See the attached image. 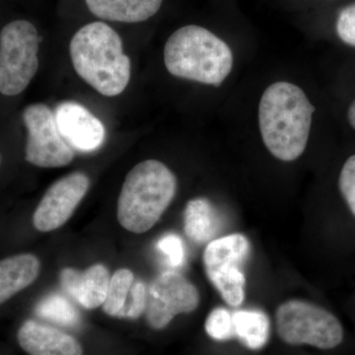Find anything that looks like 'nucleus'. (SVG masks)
I'll return each instance as SVG.
<instances>
[{"label": "nucleus", "mask_w": 355, "mask_h": 355, "mask_svg": "<svg viewBox=\"0 0 355 355\" xmlns=\"http://www.w3.org/2000/svg\"><path fill=\"white\" fill-rule=\"evenodd\" d=\"M70 58L76 73L100 94L114 97L130 83L132 64L123 41L104 22L83 26L72 37Z\"/></svg>", "instance_id": "f03ea898"}, {"label": "nucleus", "mask_w": 355, "mask_h": 355, "mask_svg": "<svg viewBox=\"0 0 355 355\" xmlns=\"http://www.w3.org/2000/svg\"><path fill=\"white\" fill-rule=\"evenodd\" d=\"M220 227L218 214L205 198H195L187 205L184 214V229L187 237L197 244L214 240Z\"/></svg>", "instance_id": "dca6fc26"}, {"label": "nucleus", "mask_w": 355, "mask_h": 355, "mask_svg": "<svg viewBox=\"0 0 355 355\" xmlns=\"http://www.w3.org/2000/svg\"><path fill=\"white\" fill-rule=\"evenodd\" d=\"M39 316L64 327L76 326L79 314L64 296L53 294L43 299L37 307Z\"/></svg>", "instance_id": "6ab92c4d"}, {"label": "nucleus", "mask_w": 355, "mask_h": 355, "mask_svg": "<svg viewBox=\"0 0 355 355\" xmlns=\"http://www.w3.org/2000/svg\"><path fill=\"white\" fill-rule=\"evenodd\" d=\"M135 282V275L128 268H121L110 279L108 293L103 304V310L110 317H120L127 303L130 289Z\"/></svg>", "instance_id": "a211bd4d"}, {"label": "nucleus", "mask_w": 355, "mask_h": 355, "mask_svg": "<svg viewBox=\"0 0 355 355\" xmlns=\"http://www.w3.org/2000/svg\"><path fill=\"white\" fill-rule=\"evenodd\" d=\"M235 336L252 350L263 349L270 338V320L260 310H238L233 313Z\"/></svg>", "instance_id": "f3484780"}, {"label": "nucleus", "mask_w": 355, "mask_h": 355, "mask_svg": "<svg viewBox=\"0 0 355 355\" xmlns=\"http://www.w3.org/2000/svg\"><path fill=\"white\" fill-rule=\"evenodd\" d=\"M277 330L289 345H307L321 350L335 349L345 338L340 320L328 310L303 300H289L275 312Z\"/></svg>", "instance_id": "39448f33"}, {"label": "nucleus", "mask_w": 355, "mask_h": 355, "mask_svg": "<svg viewBox=\"0 0 355 355\" xmlns=\"http://www.w3.org/2000/svg\"><path fill=\"white\" fill-rule=\"evenodd\" d=\"M89 187L90 180L81 172L71 173L55 182L35 210V228L41 232H51L64 225L85 197Z\"/></svg>", "instance_id": "9d476101"}, {"label": "nucleus", "mask_w": 355, "mask_h": 355, "mask_svg": "<svg viewBox=\"0 0 355 355\" xmlns=\"http://www.w3.org/2000/svg\"><path fill=\"white\" fill-rule=\"evenodd\" d=\"M336 33L343 43L355 46V4L345 7L338 14Z\"/></svg>", "instance_id": "b1692460"}, {"label": "nucleus", "mask_w": 355, "mask_h": 355, "mask_svg": "<svg viewBox=\"0 0 355 355\" xmlns=\"http://www.w3.org/2000/svg\"><path fill=\"white\" fill-rule=\"evenodd\" d=\"M316 108L304 90L288 81H277L266 88L259 103L261 139L268 153L284 162L304 153Z\"/></svg>", "instance_id": "f257e3e1"}, {"label": "nucleus", "mask_w": 355, "mask_h": 355, "mask_svg": "<svg viewBox=\"0 0 355 355\" xmlns=\"http://www.w3.org/2000/svg\"><path fill=\"white\" fill-rule=\"evenodd\" d=\"M251 252L246 236L235 233L217 238L203 253L205 273L229 306L239 307L245 299L244 266Z\"/></svg>", "instance_id": "0eeeda50"}, {"label": "nucleus", "mask_w": 355, "mask_h": 355, "mask_svg": "<svg viewBox=\"0 0 355 355\" xmlns=\"http://www.w3.org/2000/svg\"><path fill=\"white\" fill-rule=\"evenodd\" d=\"M108 268L101 263L91 266L85 272L64 268L60 275L62 288L86 309L104 304L110 284Z\"/></svg>", "instance_id": "ddd939ff"}, {"label": "nucleus", "mask_w": 355, "mask_h": 355, "mask_svg": "<svg viewBox=\"0 0 355 355\" xmlns=\"http://www.w3.org/2000/svg\"><path fill=\"white\" fill-rule=\"evenodd\" d=\"M338 186L350 211L355 216V155L350 156L343 164Z\"/></svg>", "instance_id": "4be33fe9"}, {"label": "nucleus", "mask_w": 355, "mask_h": 355, "mask_svg": "<svg viewBox=\"0 0 355 355\" xmlns=\"http://www.w3.org/2000/svg\"><path fill=\"white\" fill-rule=\"evenodd\" d=\"M157 248L167 257V261L173 268H179L184 261L183 240L179 235L170 233L158 240Z\"/></svg>", "instance_id": "5701e85b"}, {"label": "nucleus", "mask_w": 355, "mask_h": 355, "mask_svg": "<svg viewBox=\"0 0 355 355\" xmlns=\"http://www.w3.org/2000/svg\"><path fill=\"white\" fill-rule=\"evenodd\" d=\"M177 191V179L167 165L154 159L142 161L128 172L116 207L121 227L142 234L157 223Z\"/></svg>", "instance_id": "20e7f679"}, {"label": "nucleus", "mask_w": 355, "mask_h": 355, "mask_svg": "<svg viewBox=\"0 0 355 355\" xmlns=\"http://www.w3.org/2000/svg\"><path fill=\"white\" fill-rule=\"evenodd\" d=\"M90 12L101 19L139 23L153 17L163 0H85Z\"/></svg>", "instance_id": "2eb2a0df"}, {"label": "nucleus", "mask_w": 355, "mask_h": 355, "mask_svg": "<svg viewBox=\"0 0 355 355\" xmlns=\"http://www.w3.org/2000/svg\"><path fill=\"white\" fill-rule=\"evenodd\" d=\"M17 340L29 355H83V347L76 338L33 320L21 324Z\"/></svg>", "instance_id": "f8f14e48"}, {"label": "nucleus", "mask_w": 355, "mask_h": 355, "mask_svg": "<svg viewBox=\"0 0 355 355\" xmlns=\"http://www.w3.org/2000/svg\"><path fill=\"white\" fill-rule=\"evenodd\" d=\"M347 120H349L352 128H354L355 130V100L349 106V112H347Z\"/></svg>", "instance_id": "393cba45"}, {"label": "nucleus", "mask_w": 355, "mask_h": 355, "mask_svg": "<svg viewBox=\"0 0 355 355\" xmlns=\"http://www.w3.org/2000/svg\"><path fill=\"white\" fill-rule=\"evenodd\" d=\"M41 263L33 254H19L0 261V305L38 279Z\"/></svg>", "instance_id": "4468645a"}, {"label": "nucleus", "mask_w": 355, "mask_h": 355, "mask_svg": "<svg viewBox=\"0 0 355 355\" xmlns=\"http://www.w3.org/2000/svg\"><path fill=\"white\" fill-rule=\"evenodd\" d=\"M27 128L25 159L41 168H60L70 164L74 150L55 123V114L43 103L29 105L22 114Z\"/></svg>", "instance_id": "6e6552de"}, {"label": "nucleus", "mask_w": 355, "mask_h": 355, "mask_svg": "<svg viewBox=\"0 0 355 355\" xmlns=\"http://www.w3.org/2000/svg\"><path fill=\"white\" fill-rule=\"evenodd\" d=\"M164 62L173 76L219 86L230 76L234 55L227 43L207 28L187 25L166 42Z\"/></svg>", "instance_id": "7ed1b4c3"}, {"label": "nucleus", "mask_w": 355, "mask_h": 355, "mask_svg": "<svg viewBox=\"0 0 355 355\" xmlns=\"http://www.w3.org/2000/svg\"><path fill=\"white\" fill-rule=\"evenodd\" d=\"M0 164H1V155H0Z\"/></svg>", "instance_id": "a878e982"}, {"label": "nucleus", "mask_w": 355, "mask_h": 355, "mask_svg": "<svg viewBox=\"0 0 355 355\" xmlns=\"http://www.w3.org/2000/svg\"><path fill=\"white\" fill-rule=\"evenodd\" d=\"M53 114L58 130L72 148L90 153L102 146L104 125L83 105L73 101L62 102Z\"/></svg>", "instance_id": "9b49d317"}, {"label": "nucleus", "mask_w": 355, "mask_h": 355, "mask_svg": "<svg viewBox=\"0 0 355 355\" xmlns=\"http://www.w3.org/2000/svg\"><path fill=\"white\" fill-rule=\"evenodd\" d=\"M40 35L31 21L15 19L0 30V93L21 94L39 69Z\"/></svg>", "instance_id": "423d86ee"}, {"label": "nucleus", "mask_w": 355, "mask_h": 355, "mask_svg": "<svg viewBox=\"0 0 355 355\" xmlns=\"http://www.w3.org/2000/svg\"><path fill=\"white\" fill-rule=\"evenodd\" d=\"M205 331L210 338L225 342L235 336L232 313L223 307H217L209 313L205 324Z\"/></svg>", "instance_id": "aec40b11"}, {"label": "nucleus", "mask_w": 355, "mask_h": 355, "mask_svg": "<svg viewBox=\"0 0 355 355\" xmlns=\"http://www.w3.org/2000/svg\"><path fill=\"white\" fill-rule=\"evenodd\" d=\"M200 304L197 287L173 270L160 273L147 291L146 317L154 330H162L177 315L193 312Z\"/></svg>", "instance_id": "1a4fd4ad"}, {"label": "nucleus", "mask_w": 355, "mask_h": 355, "mask_svg": "<svg viewBox=\"0 0 355 355\" xmlns=\"http://www.w3.org/2000/svg\"><path fill=\"white\" fill-rule=\"evenodd\" d=\"M147 289L141 280H135L125 308L119 319H139L146 309Z\"/></svg>", "instance_id": "412c9836"}]
</instances>
